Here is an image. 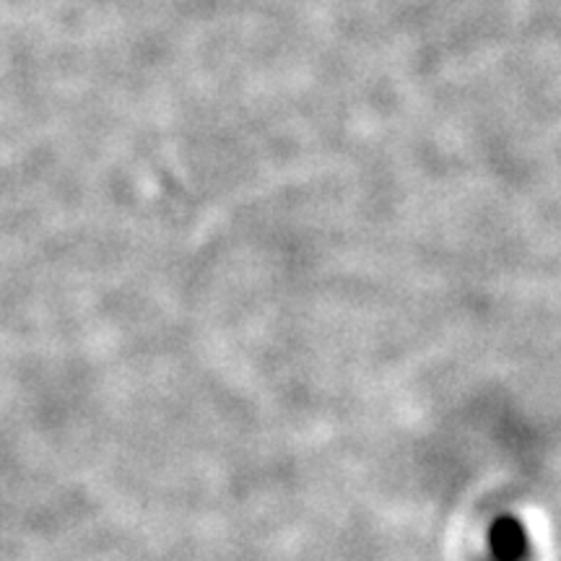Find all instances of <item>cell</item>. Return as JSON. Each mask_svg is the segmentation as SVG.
Masks as SVG:
<instances>
[{"label": "cell", "mask_w": 561, "mask_h": 561, "mask_svg": "<svg viewBox=\"0 0 561 561\" xmlns=\"http://www.w3.org/2000/svg\"><path fill=\"white\" fill-rule=\"evenodd\" d=\"M496 549L504 559H515L517 551L523 549V533L515 523H502L496 530Z\"/></svg>", "instance_id": "6da1fadb"}]
</instances>
